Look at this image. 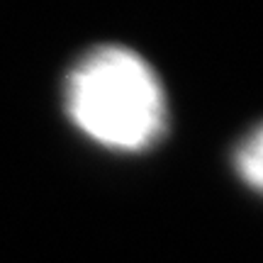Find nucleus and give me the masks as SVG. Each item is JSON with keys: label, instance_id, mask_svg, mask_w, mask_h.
Returning a JSON list of instances; mask_svg holds the SVG:
<instances>
[{"label": "nucleus", "instance_id": "1", "mask_svg": "<svg viewBox=\"0 0 263 263\" xmlns=\"http://www.w3.org/2000/svg\"><path fill=\"white\" fill-rule=\"evenodd\" d=\"M66 112L103 146L139 151L166 127V100L154 68L124 47H98L66 76Z\"/></svg>", "mask_w": 263, "mask_h": 263}, {"label": "nucleus", "instance_id": "2", "mask_svg": "<svg viewBox=\"0 0 263 263\" xmlns=\"http://www.w3.org/2000/svg\"><path fill=\"white\" fill-rule=\"evenodd\" d=\"M234 166L239 176L254 190L263 193V124L246 137L234 154Z\"/></svg>", "mask_w": 263, "mask_h": 263}]
</instances>
